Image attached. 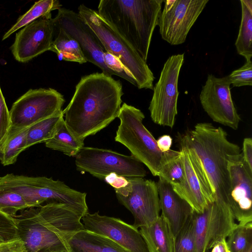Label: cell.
Segmentation results:
<instances>
[{
    "label": "cell",
    "mask_w": 252,
    "mask_h": 252,
    "mask_svg": "<svg viewBox=\"0 0 252 252\" xmlns=\"http://www.w3.org/2000/svg\"><path fill=\"white\" fill-rule=\"evenodd\" d=\"M117 117L120 123L115 141L126 147L154 176H158L170 150L164 153L159 150L156 140L143 125L145 115L140 109L124 103Z\"/></svg>",
    "instance_id": "5b68a950"
},
{
    "label": "cell",
    "mask_w": 252,
    "mask_h": 252,
    "mask_svg": "<svg viewBox=\"0 0 252 252\" xmlns=\"http://www.w3.org/2000/svg\"><path fill=\"white\" fill-rule=\"evenodd\" d=\"M10 125L9 111L0 87V148L7 137Z\"/></svg>",
    "instance_id": "d590c367"
},
{
    "label": "cell",
    "mask_w": 252,
    "mask_h": 252,
    "mask_svg": "<svg viewBox=\"0 0 252 252\" xmlns=\"http://www.w3.org/2000/svg\"><path fill=\"white\" fill-rule=\"evenodd\" d=\"M57 35L51 44L49 51L55 52L60 60L73 62L82 64L87 62L81 48L73 38L63 30L58 29Z\"/></svg>",
    "instance_id": "cb8c5ba5"
},
{
    "label": "cell",
    "mask_w": 252,
    "mask_h": 252,
    "mask_svg": "<svg viewBox=\"0 0 252 252\" xmlns=\"http://www.w3.org/2000/svg\"><path fill=\"white\" fill-rule=\"evenodd\" d=\"M0 252H27L23 242L20 239L12 241Z\"/></svg>",
    "instance_id": "f35d334b"
},
{
    "label": "cell",
    "mask_w": 252,
    "mask_h": 252,
    "mask_svg": "<svg viewBox=\"0 0 252 252\" xmlns=\"http://www.w3.org/2000/svg\"><path fill=\"white\" fill-rule=\"evenodd\" d=\"M69 252H128L110 238L85 229L66 239Z\"/></svg>",
    "instance_id": "44dd1931"
},
{
    "label": "cell",
    "mask_w": 252,
    "mask_h": 252,
    "mask_svg": "<svg viewBox=\"0 0 252 252\" xmlns=\"http://www.w3.org/2000/svg\"><path fill=\"white\" fill-rule=\"evenodd\" d=\"M30 208V206L19 194L0 189V211L12 216L17 212Z\"/></svg>",
    "instance_id": "1f68e13d"
},
{
    "label": "cell",
    "mask_w": 252,
    "mask_h": 252,
    "mask_svg": "<svg viewBox=\"0 0 252 252\" xmlns=\"http://www.w3.org/2000/svg\"><path fill=\"white\" fill-rule=\"evenodd\" d=\"M124 93L120 80L103 72L83 76L74 94L63 110L70 132L84 142L107 126L118 116Z\"/></svg>",
    "instance_id": "6da1fadb"
},
{
    "label": "cell",
    "mask_w": 252,
    "mask_h": 252,
    "mask_svg": "<svg viewBox=\"0 0 252 252\" xmlns=\"http://www.w3.org/2000/svg\"><path fill=\"white\" fill-rule=\"evenodd\" d=\"M227 169L230 182L229 206L239 225L252 224V169L242 153L231 156Z\"/></svg>",
    "instance_id": "e0dca14e"
},
{
    "label": "cell",
    "mask_w": 252,
    "mask_h": 252,
    "mask_svg": "<svg viewBox=\"0 0 252 252\" xmlns=\"http://www.w3.org/2000/svg\"><path fill=\"white\" fill-rule=\"evenodd\" d=\"M52 20L54 30L61 29L77 41L87 62L96 65L107 75H115L105 64L104 53L106 51L103 46L78 12L61 7Z\"/></svg>",
    "instance_id": "4fadbf2b"
},
{
    "label": "cell",
    "mask_w": 252,
    "mask_h": 252,
    "mask_svg": "<svg viewBox=\"0 0 252 252\" xmlns=\"http://www.w3.org/2000/svg\"><path fill=\"white\" fill-rule=\"evenodd\" d=\"M242 18L235 45L238 53L246 61L252 57V0H241Z\"/></svg>",
    "instance_id": "603a6c76"
},
{
    "label": "cell",
    "mask_w": 252,
    "mask_h": 252,
    "mask_svg": "<svg viewBox=\"0 0 252 252\" xmlns=\"http://www.w3.org/2000/svg\"><path fill=\"white\" fill-rule=\"evenodd\" d=\"M148 252H174V237L169 223L160 215L149 226L139 228Z\"/></svg>",
    "instance_id": "7402d4cb"
},
{
    "label": "cell",
    "mask_w": 252,
    "mask_h": 252,
    "mask_svg": "<svg viewBox=\"0 0 252 252\" xmlns=\"http://www.w3.org/2000/svg\"><path fill=\"white\" fill-rule=\"evenodd\" d=\"M84 229L106 236L128 252H148L138 228L122 220L88 212L82 218Z\"/></svg>",
    "instance_id": "ac0fdd59"
},
{
    "label": "cell",
    "mask_w": 252,
    "mask_h": 252,
    "mask_svg": "<svg viewBox=\"0 0 252 252\" xmlns=\"http://www.w3.org/2000/svg\"><path fill=\"white\" fill-rule=\"evenodd\" d=\"M48 252H69L67 249H61L58 250L52 251Z\"/></svg>",
    "instance_id": "7bdbcfd3"
},
{
    "label": "cell",
    "mask_w": 252,
    "mask_h": 252,
    "mask_svg": "<svg viewBox=\"0 0 252 252\" xmlns=\"http://www.w3.org/2000/svg\"><path fill=\"white\" fill-rule=\"evenodd\" d=\"M179 146L184 180L181 186L174 190L194 212L201 213L215 201V194L195 153L185 145L179 144Z\"/></svg>",
    "instance_id": "5bb4252c"
},
{
    "label": "cell",
    "mask_w": 252,
    "mask_h": 252,
    "mask_svg": "<svg viewBox=\"0 0 252 252\" xmlns=\"http://www.w3.org/2000/svg\"><path fill=\"white\" fill-rule=\"evenodd\" d=\"M195 252H206L226 238L238 223L229 207L214 201L201 213L193 211Z\"/></svg>",
    "instance_id": "7c38bea8"
},
{
    "label": "cell",
    "mask_w": 252,
    "mask_h": 252,
    "mask_svg": "<svg viewBox=\"0 0 252 252\" xmlns=\"http://www.w3.org/2000/svg\"><path fill=\"white\" fill-rule=\"evenodd\" d=\"M248 252H252V249H251V250H250Z\"/></svg>",
    "instance_id": "ee69618b"
},
{
    "label": "cell",
    "mask_w": 252,
    "mask_h": 252,
    "mask_svg": "<svg viewBox=\"0 0 252 252\" xmlns=\"http://www.w3.org/2000/svg\"><path fill=\"white\" fill-rule=\"evenodd\" d=\"M184 54L172 55L165 62L158 81L153 88L149 110L156 124L172 128L177 115L178 89Z\"/></svg>",
    "instance_id": "9c48e42d"
},
{
    "label": "cell",
    "mask_w": 252,
    "mask_h": 252,
    "mask_svg": "<svg viewBox=\"0 0 252 252\" xmlns=\"http://www.w3.org/2000/svg\"><path fill=\"white\" fill-rule=\"evenodd\" d=\"M75 158L77 170L100 180L111 173L126 178H143L147 175L144 164L134 156L110 150L84 146Z\"/></svg>",
    "instance_id": "ba28073f"
},
{
    "label": "cell",
    "mask_w": 252,
    "mask_h": 252,
    "mask_svg": "<svg viewBox=\"0 0 252 252\" xmlns=\"http://www.w3.org/2000/svg\"><path fill=\"white\" fill-rule=\"evenodd\" d=\"M78 13L94 32L106 52L116 57L132 76L139 89L153 90L154 74L146 62L119 34L98 14L81 4Z\"/></svg>",
    "instance_id": "8992f818"
},
{
    "label": "cell",
    "mask_w": 252,
    "mask_h": 252,
    "mask_svg": "<svg viewBox=\"0 0 252 252\" xmlns=\"http://www.w3.org/2000/svg\"><path fill=\"white\" fill-rule=\"evenodd\" d=\"M193 212L185 226L174 239V252H195Z\"/></svg>",
    "instance_id": "4dcf8cb0"
},
{
    "label": "cell",
    "mask_w": 252,
    "mask_h": 252,
    "mask_svg": "<svg viewBox=\"0 0 252 252\" xmlns=\"http://www.w3.org/2000/svg\"><path fill=\"white\" fill-rule=\"evenodd\" d=\"M19 238L27 252H48L68 249L66 237L44 224L37 215L36 208H30L11 216Z\"/></svg>",
    "instance_id": "2e32d148"
},
{
    "label": "cell",
    "mask_w": 252,
    "mask_h": 252,
    "mask_svg": "<svg viewBox=\"0 0 252 252\" xmlns=\"http://www.w3.org/2000/svg\"><path fill=\"white\" fill-rule=\"evenodd\" d=\"M19 239L17 229L12 217L0 211V243Z\"/></svg>",
    "instance_id": "836d02e7"
},
{
    "label": "cell",
    "mask_w": 252,
    "mask_h": 252,
    "mask_svg": "<svg viewBox=\"0 0 252 252\" xmlns=\"http://www.w3.org/2000/svg\"><path fill=\"white\" fill-rule=\"evenodd\" d=\"M45 144L47 148L73 157H75L84 145V143L78 140L70 132L63 118L61 121L53 137Z\"/></svg>",
    "instance_id": "d4e9b609"
},
{
    "label": "cell",
    "mask_w": 252,
    "mask_h": 252,
    "mask_svg": "<svg viewBox=\"0 0 252 252\" xmlns=\"http://www.w3.org/2000/svg\"><path fill=\"white\" fill-rule=\"evenodd\" d=\"M52 19L51 15L42 17L17 32L11 48L17 61L27 62L49 50L54 33Z\"/></svg>",
    "instance_id": "d6986e66"
},
{
    "label": "cell",
    "mask_w": 252,
    "mask_h": 252,
    "mask_svg": "<svg viewBox=\"0 0 252 252\" xmlns=\"http://www.w3.org/2000/svg\"><path fill=\"white\" fill-rule=\"evenodd\" d=\"M158 25L164 40L172 45L183 44L208 0H163Z\"/></svg>",
    "instance_id": "8fae6325"
},
{
    "label": "cell",
    "mask_w": 252,
    "mask_h": 252,
    "mask_svg": "<svg viewBox=\"0 0 252 252\" xmlns=\"http://www.w3.org/2000/svg\"><path fill=\"white\" fill-rule=\"evenodd\" d=\"M0 189L20 194L30 208L39 207L44 203H60L67 205L82 217L88 212L86 193L51 178L7 174L0 177Z\"/></svg>",
    "instance_id": "277c9868"
},
{
    "label": "cell",
    "mask_w": 252,
    "mask_h": 252,
    "mask_svg": "<svg viewBox=\"0 0 252 252\" xmlns=\"http://www.w3.org/2000/svg\"><path fill=\"white\" fill-rule=\"evenodd\" d=\"M62 4L56 0H41L35 2L31 8L20 16L15 24L3 35L2 40L8 38L20 28L42 17L51 15V11L58 10Z\"/></svg>",
    "instance_id": "484cf974"
},
{
    "label": "cell",
    "mask_w": 252,
    "mask_h": 252,
    "mask_svg": "<svg viewBox=\"0 0 252 252\" xmlns=\"http://www.w3.org/2000/svg\"><path fill=\"white\" fill-rule=\"evenodd\" d=\"M228 237L230 252H248L252 249V224H237Z\"/></svg>",
    "instance_id": "f546056e"
},
{
    "label": "cell",
    "mask_w": 252,
    "mask_h": 252,
    "mask_svg": "<svg viewBox=\"0 0 252 252\" xmlns=\"http://www.w3.org/2000/svg\"><path fill=\"white\" fill-rule=\"evenodd\" d=\"M158 148L162 152H166L170 150L172 139L169 135H163L156 140Z\"/></svg>",
    "instance_id": "ab89813d"
},
{
    "label": "cell",
    "mask_w": 252,
    "mask_h": 252,
    "mask_svg": "<svg viewBox=\"0 0 252 252\" xmlns=\"http://www.w3.org/2000/svg\"><path fill=\"white\" fill-rule=\"evenodd\" d=\"M242 157L251 169H252V139L245 138L243 142Z\"/></svg>",
    "instance_id": "74e56055"
},
{
    "label": "cell",
    "mask_w": 252,
    "mask_h": 252,
    "mask_svg": "<svg viewBox=\"0 0 252 252\" xmlns=\"http://www.w3.org/2000/svg\"><path fill=\"white\" fill-rule=\"evenodd\" d=\"M161 216L168 221L174 238L186 224L193 211L170 184L159 177L157 183Z\"/></svg>",
    "instance_id": "ffe728a7"
},
{
    "label": "cell",
    "mask_w": 252,
    "mask_h": 252,
    "mask_svg": "<svg viewBox=\"0 0 252 252\" xmlns=\"http://www.w3.org/2000/svg\"><path fill=\"white\" fill-rule=\"evenodd\" d=\"M233 87L252 85V62L246 61L239 68L233 71L227 75Z\"/></svg>",
    "instance_id": "d6a6232c"
},
{
    "label": "cell",
    "mask_w": 252,
    "mask_h": 252,
    "mask_svg": "<svg viewBox=\"0 0 252 252\" xmlns=\"http://www.w3.org/2000/svg\"><path fill=\"white\" fill-rule=\"evenodd\" d=\"M163 0H101L97 12L147 62Z\"/></svg>",
    "instance_id": "3957f363"
},
{
    "label": "cell",
    "mask_w": 252,
    "mask_h": 252,
    "mask_svg": "<svg viewBox=\"0 0 252 252\" xmlns=\"http://www.w3.org/2000/svg\"><path fill=\"white\" fill-rule=\"evenodd\" d=\"M104 61L106 66L112 70L115 75L121 77L136 87V83L134 78L116 57L105 52L104 53Z\"/></svg>",
    "instance_id": "e575fe53"
},
{
    "label": "cell",
    "mask_w": 252,
    "mask_h": 252,
    "mask_svg": "<svg viewBox=\"0 0 252 252\" xmlns=\"http://www.w3.org/2000/svg\"><path fill=\"white\" fill-rule=\"evenodd\" d=\"M63 118V111L41 121L28 128L27 134V148L36 144L45 142L53 137Z\"/></svg>",
    "instance_id": "4316f807"
},
{
    "label": "cell",
    "mask_w": 252,
    "mask_h": 252,
    "mask_svg": "<svg viewBox=\"0 0 252 252\" xmlns=\"http://www.w3.org/2000/svg\"><path fill=\"white\" fill-rule=\"evenodd\" d=\"M11 242L0 243V251L8 246Z\"/></svg>",
    "instance_id": "b9f144b4"
},
{
    "label": "cell",
    "mask_w": 252,
    "mask_h": 252,
    "mask_svg": "<svg viewBox=\"0 0 252 252\" xmlns=\"http://www.w3.org/2000/svg\"><path fill=\"white\" fill-rule=\"evenodd\" d=\"M230 85L228 76L218 78L208 74L199 99L203 109L214 122L236 130L241 118L231 97Z\"/></svg>",
    "instance_id": "9a60e30c"
},
{
    "label": "cell",
    "mask_w": 252,
    "mask_h": 252,
    "mask_svg": "<svg viewBox=\"0 0 252 252\" xmlns=\"http://www.w3.org/2000/svg\"><path fill=\"white\" fill-rule=\"evenodd\" d=\"M28 128L8 135L0 148V161L3 166L15 163L19 154L27 149V134Z\"/></svg>",
    "instance_id": "83f0119b"
},
{
    "label": "cell",
    "mask_w": 252,
    "mask_h": 252,
    "mask_svg": "<svg viewBox=\"0 0 252 252\" xmlns=\"http://www.w3.org/2000/svg\"><path fill=\"white\" fill-rule=\"evenodd\" d=\"M64 102L63 96L54 89L29 90L13 103L9 111L11 125L8 135L60 113Z\"/></svg>",
    "instance_id": "52a82bcc"
},
{
    "label": "cell",
    "mask_w": 252,
    "mask_h": 252,
    "mask_svg": "<svg viewBox=\"0 0 252 252\" xmlns=\"http://www.w3.org/2000/svg\"><path fill=\"white\" fill-rule=\"evenodd\" d=\"M127 179L128 184L126 187L115 189L116 197L132 214L135 227L149 226L160 216L157 183L142 177Z\"/></svg>",
    "instance_id": "30bf717a"
},
{
    "label": "cell",
    "mask_w": 252,
    "mask_h": 252,
    "mask_svg": "<svg viewBox=\"0 0 252 252\" xmlns=\"http://www.w3.org/2000/svg\"><path fill=\"white\" fill-rule=\"evenodd\" d=\"M177 138L179 144L191 149L198 158L215 194V201L229 206L228 161L231 156L241 153L239 146L228 139L227 133L221 127L209 123H197L192 129Z\"/></svg>",
    "instance_id": "7a4b0ae2"
},
{
    "label": "cell",
    "mask_w": 252,
    "mask_h": 252,
    "mask_svg": "<svg viewBox=\"0 0 252 252\" xmlns=\"http://www.w3.org/2000/svg\"><path fill=\"white\" fill-rule=\"evenodd\" d=\"M104 180L115 189L124 188L128 184L127 178L119 175L115 173L109 174L104 177Z\"/></svg>",
    "instance_id": "8d00e7d4"
},
{
    "label": "cell",
    "mask_w": 252,
    "mask_h": 252,
    "mask_svg": "<svg viewBox=\"0 0 252 252\" xmlns=\"http://www.w3.org/2000/svg\"><path fill=\"white\" fill-rule=\"evenodd\" d=\"M158 177L170 184L174 190L181 186L184 180V171L180 151L171 150L167 160Z\"/></svg>",
    "instance_id": "f1b7e54d"
},
{
    "label": "cell",
    "mask_w": 252,
    "mask_h": 252,
    "mask_svg": "<svg viewBox=\"0 0 252 252\" xmlns=\"http://www.w3.org/2000/svg\"><path fill=\"white\" fill-rule=\"evenodd\" d=\"M211 252H230L226 239L217 243L212 247Z\"/></svg>",
    "instance_id": "60d3db41"
}]
</instances>
